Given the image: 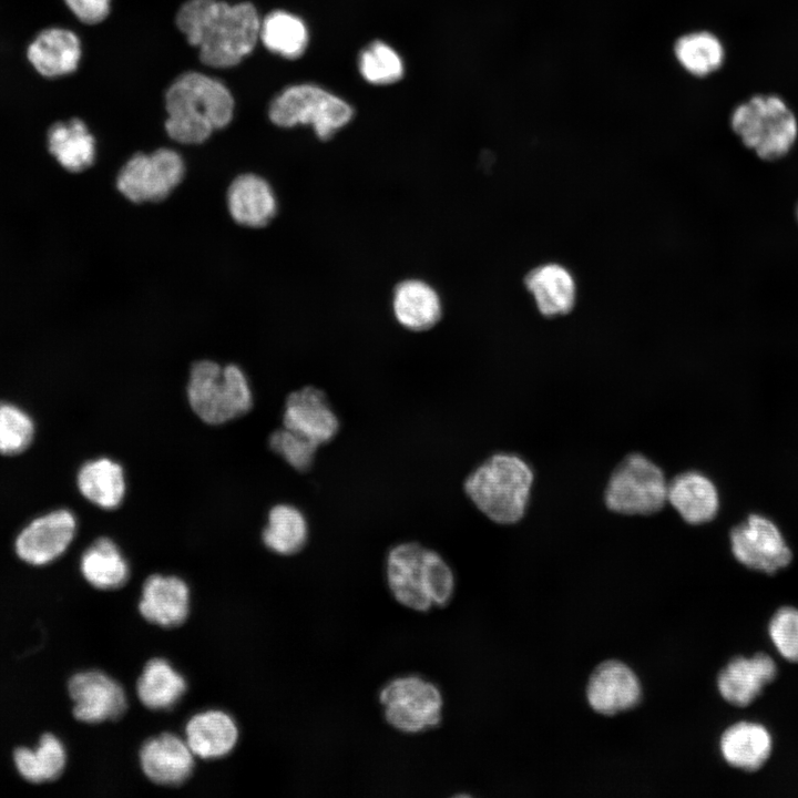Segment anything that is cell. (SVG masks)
<instances>
[{
  "instance_id": "obj_7",
  "label": "cell",
  "mask_w": 798,
  "mask_h": 798,
  "mask_svg": "<svg viewBox=\"0 0 798 798\" xmlns=\"http://www.w3.org/2000/svg\"><path fill=\"white\" fill-rule=\"evenodd\" d=\"M351 106L314 84H296L283 90L270 103L269 120L280 127L311 125L320 140H329L352 119Z\"/></svg>"
},
{
  "instance_id": "obj_37",
  "label": "cell",
  "mask_w": 798,
  "mask_h": 798,
  "mask_svg": "<svg viewBox=\"0 0 798 798\" xmlns=\"http://www.w3.org/2000/svg\"><path fill=\"white\" fill-rule=\"evenodd\" d=\"M768 633L779 654L788 662L798 663V608L777 610L768 624Z\"/></svg>"
},
{
  "instance_id": "obj_14",
  "label": "cell",
  "mask_w": 798,
  "mask_h": 798,
  "mask_svg": "<svg viewBox=\"0 0 798 798\" xmlns=\"http://www.w3.org/2000/svg\"><path fill=\"white\" fill-rule=\"evenodd\" d=\"M283 424L317 446L330 442L340 427L326 393L314 386H305L287 396Z\"/></svg>"
},
{
  "instance_id": "obj_32",
  "label": "cell",
  "mask_w": 798,
  "mask_h": 798,
  "mask_svg": "<svg viewBox=\"0 0 798 798\" xmlns=\"http://www.w3.org/2000/svg\"><path fill=\"white\" fill-rule=\"evenodd\" d=\"M259 39L272 52L287 59L300 57L308 44V31L301 19L282 10L260 21Z\"/></svg>"
},
{
  "instance_id": "obj_18",
  "label": "cell",
  "mask_w": 798,
  "mask_h": 798,
  "mask_svg": "<svg viewBox=\"0 0 798 798\" xmlns=\"http://www.w3.org/2000/svg\"><path fill=\"white\" fill-rule=\"evenodd\" d=\"M190 604L191 593L184 580L175 575L153 574L143 584L139 611L147 622L171 628L184 623Z\"/></svg>"
},
{
  "instance_id": "obj_19",
  "label": "cell",
  "mask_w": 798,
  "mask_h": 798,
  "mask_svg": "<svg viewBox=\"0 0 798 798\" xmlns=\"http://www.w3.org/2000/svg\"><path fill=\"white\" fill-rule=\"evenodd\" d=\"M586 696L591 707L603 715H614L633 707L641 686L634 672L618 661L600 664L592 673Z\"/></svg>"
},
{
  "instance_id": "obj_20",
  "label": "cell",
  "mask_w": 798,
  "mask_h": 798,
  "mask_svg": "<svg viewBox=\"0 0 798 798\" xmlns=\"http://www.w3.org/2000/svg\"><path fill=\"white\" fill-rule=\"evenodd\" d=\"M235 719L221 709L193 715L185 726V740L201 759H218L232 753L238 741Z\"/></svg>"
},
{
  "instance_id": "obj_11",
  "label": "cell",
  "mask_w": 798,
  "mask_h": 798,
  "mask_svg": "<svg viewBox=\"0 0 798 798\" xmlns=\"http://www.w3.org/2000/svg\"><path fill=\"white\" fill-rule=\"evenodd\" d=\"M734 556L743 565L774 574L786 567L792 554L778 528L768 519L751 514L730 532Z\"/></svg>"
},
{
  "instance_id": "obj_1",
  "label": "cell",
  "mask_w": 798,
  "mask_h": 798,
  "mask_svg": "<svg viewBox=\"0 0 798 798\" xmlns=\"http://www.w3.org/2000/svg\"><path fill=\"white\" fill-rule=\"evenodd\" d=\"M176 24L201 61L212 68L238 64L255 48L260 20L249 2L188 0L176 14Z\"/></svg>"
},
{
  "instance_id": "obj_15",
  "label": "cell",
  "mask_w": 798,
  "mask_h": 798,
  "mask_svg": "<svg viewBox=\"0 0 798 798\" xmlns=\"http://www.w3.org/2000/svg\"><path fill=\"white\" fill-rule=\"evenodd\" d=\"M140 765L154 784L178 786L192 775L195 755L185 738L164 733L147 739L141 747Z\"/></svg>"
},
{
  "instance_id": "obj_12",
  "label": "cell",
  "mask_w": 798,
  "mask_h": 798,
  "mask_svg": "<svg viewBox=\"0 0 798 798\" xmlns=\"http://www.w3.org/2000/svg\"><path fill=\"white\" fill-rule=\"evenodd\" d=\"M76 533V518L68 509H57L34 518L18 534L14 551L33 566L50 564L70 546Z\"/></svg>"
},
{
  "instance_id": "obj_22",
  "label": "cell",
  "mask_w": 798,
  "mask_h": 798,
  "mask_svg": "<svg viewBox=\"0 0 798 798\" xmlns=\"http://www.w3.org/2000/svg\"><path fill=\"white\" fill-rule=\"evenodd\" d=\"M45 141L50 155L68 172H83L95 161V139L79 117L51 124Z\"/></svg>"
},
{
  "instance_id": "obj_17",
  "label": "cell",
  "mask_w": 798,
  "mask_h": 798,
  "mask_svg": "<svg viewBox=\"0 0 798 798\" xmlns=\"http://www.w3.org/2000/svg\"><path fill=\"white\" fill-rule=\"evenodd\" d=\"M81 57L82 47L79 37L72 30L62 27L42 29L27 48L30 65L47 79H58L73 73L79 68Z\"/></svg>"
},
{
  "instance_id": "obj_33",
  "label": "cell",
  "mask_w": 798,
  "mask_h": 798,
  "mask_svg": "<svg viewBox=\"0 0 798 798\" xmlns=\"http://www.w3.org/2000/svg\"><path fill=\"white\" fill-rule=\"evenodd\" d=\"M674 54L682 68L695 76H706L717 71L725 58L722 42L707 31L690 32L678 38Z\"/></svg>"
},
{
  "instance_id": "obj_25",
  "label": "cell",
  "mask_w": 798,
  "mask_h": 798,
  "mask_svg": "<svg viewBox=\"0 0 798 798\" xmlns=\"http://www.w3.org/2000/svg\"><path fill=\"white\" fill-rule=\"evenodd\" d=\"M773 739L760 724L739 722L728 727L720 737V751L733 767L745 771L759 770L769 759Z\"/></svg>"
},
{
  "instance_id": "obj_28",
  "label": "cell",
  "mask_w": 798,
  "mask_h": 798,
  "mask_svg": "<svg viewBox=\"0 0 798 798\" xmlns=\"http://www.w3.org/2000/svg\"><path fill=\"white\" fill-rule=\"evenodd\" d=\"M187 688L184 676L166 659H150L137 679L136 694L140 702L152 710L174 707Z\"/></svg>"
},
{
  "instance_id": "obj_24",
  "label": "cell",
  "mask_w": 798,
  "mask_h": 798,
  "mask_svg": "<svg viewBox=\"0 0 798 798\" xmlns=\"http://www.w3.org/2000/svg\"><path fill=\"white\" fill-rule=\"evenodd\" d=\"M667 501L687 523L710 521L718 510V493L705 475L688 471L676 475L667 485Z\"/></svg>"
},
{
  "instance_id": "obj_23",
  "label": "cell",
  "mask_w": 798,
  "mask_h": 798,
  "mask_svg": "<svg viewBox=\"0 0 798 798\" xmlns=\"http://www.w3.org/2000/svg\"><path fill=\"white\" fill-rule=\"evenodd\" d=\"M524 283L543 316H562L574 307L576 284L562 265L550 263L538 266L526 275Z\"/></svg>"
},
{
  "instance_id": "obj_10",
  "label": "cell",
  "mask_w": 798,
  "mask_h": 798,
  "mask_svg": "<svg viewBox=\"0 0 798 798\" xmlns=\"http://www.w3.org/2000/svg\"><path fill=\"white\" fill-rule=\"evenodd\" d=\"M185 174L182 156L171 149L137 153L121 168L119 192L133 203L160 202L181 183Z\"/></svg>"
},
{
  "instance_id": "obj_30",
  "label": "cell",
  "mask_w": 798,
  "mask_h": 798,
  "mask_svg": "<svg viewBox=\"0 0 798 798\" xmlns=\"http://www.w3.org/2000/svg\"><path fill=\"white\" fill-rule=\"evenodd\" d=\"M13 764L27 781L41 784L59 778L66 765L63 743L53 734L41 736L35 748L20 747L13 753Z\"/></svg>"
},
{
  "instance_id": "obj_5",
  "label": "cell",
  "mask_w": 798,
  "mask_h": 798,
  "mask_svg": "<svg viewBox=\"0 0 798 798\" xmlns=\"http://www.w3.org/2000/svg\"><path fill=\"white\" fill-rule=\"evenodd\" d=\"M186 392L194 413L208 424H222L244 416L253 405L248 379L233 364L222 367L212 360L194 362Z\"/></svg>"
},
{
  "instance_id": "obj_13",
  "label": "cell",
  "mask_w": 798,
  "mask_h": 798,
  "mask_svg": "<svg viewBox=\"0 0 798 798\" xmlns=\"http://www.w3.org/2000/svg\"><path fill=\"white\" fill-rule=\"evenodd\" d=\"M74 717L85 724L113 720L123 715L127 698L122 685L98 669L74 674L68 683Z\"/></svg>"
},
{
  "instance_id": "obj_26",
  "label": "cell",
  "mask_w": 798,
  "mask_h": 798,
  "mask_svg": "<svg viewBox=\"0 0 798 798\" xmlns=\"http://www.w3.org/2000/svg\"><path fill=\"white\" fill-rule=\"evenodd\" d=\"M392 308L398 323L415 331L433 327L442 314L437 291L418 279L405 280L396 287Z\"/></svg>"
},
{
  "instance_id": "obj_9",
  "label": "cell",
  "mask_w": 798,
  "mask_h": 798,
  "mask_svg": "<svg viewBox=\"0 0 798 798\" xmlns=\"http://www.w3.org/2000/svg\"><path fill=\"white\" fill-rule=\"evenodd\" d=\"M666 479L646 457L627 456L613 471L605 490L608 509L622 514H652L667 501Z\"/></svg>"
},
{
  "instance_id": "obj_31",
  "label": "cell",
  "mask_w": 798,
  "mask_h": 798,
  "mask_svg": "<svg viewBox=\"0 0 798 798\" xmlns=\"http://www.w3.org/2000/svg\"><path fill=\"white\" fill-rule=\"evenodd\" d=\"M267 549L279 555L299 552L308 540V523L304 513L291 504L274 505L262 533Z\"/></svg>"
},
{
  "instance_id": "obj_38",
  "label": "cell",
  "mask_w": 798,
  "mask_h": 798,
  "mask_svg": "<svg viewBox=\"0 0 798 798\" xmlns=\"http://www.w3.org/2000/svg\"><path fill=\"white\" fill-rule=\"evenodd\" d=\"M75 18L85 24L103 21L110 12L111 0H63Z\"/></svg>"
},
{
  "instance_id": "obj_4",
  "label": "cell",
  "mask_w": 798,
  "mask_h": 798,
  "mask_svg": "<svg viewBox=\"0 0 798 798\" xmlns=\"http://www.w3.org/2000/svg\"><path fill=\"white\" fill-rule=\"evenodd\" d=\"M532 482V470L522 458L501 452L492 454L470 472L463 489L488 519L511 524L523 516Z\"/></svg>"
},
{
  "instance_id": "obj_21",
  "label": "cell",
  "mask_w": 798,
  "mask_h": 798,
  "mask_svg": "<svg viewBox=\"0 0 798 798\" xmlns=\"http://www.w3.org/2000/svg\"><path fill=\"white\" fill-rule=\"evenodd\" d=\"M227 207L232 218L246 227H263L276 214L275 194L266 180L256 174H242L229 185Z\"/></svg>"
},
{
  "instance_id": "obj_16",
  "label": "cell",
  "mask_w": 798,
  "mask_h": 798,
  "mask_svg": "<svg viewBox=\"0 0 798 798\" xmlns=\"http://www.w3.org/2000/svg\"><path fill=\"white\" fill-rule=\"evenodd\" d=\"M777 676L775 661L759 652L751 657L733 658L718 674L722 697L736 707L749 706Z\"/></svg>"
},
{
  "instance_id": "obj_27",
  "label": "cell",
  "mask_w": 798,
  "mask_h": 798,
  "mask_svg": "<svg viewBox=\"0 0 798 798\" xmlns=\"http://www.w3.org/2000/svg\"><path fill=\"white\" fill-rule=\"evenodd\" d=\"M76 484L88 501L105 510L119 507L126 490L122 466L106 457L82 464L76 474Z\"/></svg>"
},
{
  "instance_id": "obj_36",
  "label": "cell",
  "mask_w": 798,
  "mask_h": 798,
  "mask_svg": "<svg viewBox=\"0 0 798 798\" xmlns=\"http://www.w3.org/2000/svg\"><path fill=\"white\" fill-rule=\"evenodd\" d=\"M269 448L297 471H306L314 463L319 446L304 436L283 427L268 439Z\"/></svg>"
},
{
  "instance_id": "obj_34",
  "label": "cell",
  "mask_w": 798,
  "mask_h": 798,
  "mask_svg": "<svg viewBox=\"0 0 798 798\" xmlns=\"http://www.w3.org/2000/svg\"><path fill=\"white\" fill-rule=\"evenodd\" d=\"M35 426L31 416L11 402H0V454L17 456L32 443Z\"/></svg>"
},
{
  "instance_id": "obj_8",
  "label": "cell",
  "mask_w": 798,
  "mask_h": 798,
  "mask_svg": "<svg viewBox=\"0 0 798 798\" xmlns=\"http://www.w3.org/2000/svg\"><path fill=\"white\" fill-rule=\"evenodd\" d=\"M387 723L405 734H417L434 728L442 718L443 698L430 681L407 675L395 677L379 692Z\"/></svg>"
},
{
  "instance_id": "obj_39",
  "label": "cell",
  "mask_w": 798,
  "mask_h": 798,
  "mask_svg": "<svg viewBox=\"0 0 798 798\" xmlns=\"http://www.w3.org/2000/svg\"><path fill=\"white\" fill-rule=\"evenodd\" d=\"M796 214H797V219H798V206H797V211H796Z\"/></svg>"
},
{
  "instance_id": "obj_3",
  "label": "cell",
  "mask_w": 798,
  "mask_h": 798,
  "mask_svg": "<svg viewBox=\"0 0 798 798\" xmlns=\"http://www.w3.org/2000/svg\"><path fill=\"white\" fill-rule=\"evenodd\" d=\"M386 580L395 600L418 612L447 605L454 592V575L447 561L417 542L389 550Z\"/></svg>"
},
{
  "instance_id": "obj_29",
  "label": "cell",
  "mask_w": 798,
  "mask_h": 798,
  "mask_svg": "<svg viewBox=\"0 0 798 798\" xmlns=\"http://www.w3.org/2000/svg\"><path fill=\"white\" fill-rule=\"evenodd\" d=\"M80 570L85 581L99 590L125 584L130 566L117 544L109 538L95 540L82 554Z\"/></svg>"
},
{
  "instance_id": "obj_2",
  "label": "cell",
  "mask_w": 798,
  "mask_h": 798,
  "mask_svg": "<svg viewBox=\"0 0 798 798\" xmlns=\"http://www.w3.org/2000/svg\"><path fill=\"white\" fill-rule=\"evenodd\" d=\"M165 109L168 136L182 144H198L231 123L234 99L221 81L201 72H185L168 86Z\"/></svg>"
},
{
  "instance_id": "obj_35",
  "label": "cell",
  "mask_w": 798,
  "mask_h": 798,
  "mask_svg": "<svg viewBox=\"0 0 798 798\" xmlns=\"http://www.w3.org/2000/svg\"><path fill=\"white\" fill-rule=\"evenodd\" d=\"M359 71L372 84H390L402 78L399 54L387 43L374 41L359 55Z\"/></svg>"
},
{
  "instance_id": "obj_6",
  "label": "cell",
  "mask_w": 798,
  "mask_h": 798,
  "mask_svg": "<svg viewBox=\"0 0 798 798\" xmlns=\"http://www.w3.org/2000/svg\"><path fill=\"white\" fill-rule=\"evenodd\" d=\"M730 126L743 144L765 161L789 153L798 136V123L786 102L773 94H759L735 108Z\"/></svg>"
}]
</instances>
